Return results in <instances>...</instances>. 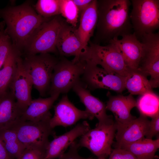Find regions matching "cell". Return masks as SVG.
Instances as JSON below:
<instances>
[{
    "label": "cell",
    "instance_id": "cell-1",
    "mask_svg": "<svg viewBox=\"0 0 159 159\" xmlns=\"http://www.w3.org/2000/svg\"><path fill=\"white\" fill-rule=\"evenodd\" d=\"M129 0H97L98 19L96 44L107 42L130 34L132 29L129 14Z\"/></svg>",
    "mask_w": 159,
    "mask_h": 159
},
{
    "label": "cell",
    "instance_id": "cell-2",
    "mask_svg": "<svg viewBox=\"0 0 159 159\" xmlns=\"http://www.w3.org/2000/svg\"><path fill=\"white\" fill-rule=\"evenodd\" d=\"M0 18L6 25L5 30L14 47L20 51L25 48L36 30L49 20L37 14L29 4L0 8Z\"/></svg>",
    "mask_w": 159,
    "mask_h": 159
},
{
    "label": "cell",
    "instance_id": "cell-3",
    "mask_svg": "<svg viewBox=\"0 0 159 159\" xmlns=\"http://www.w3.org/2000/svg\"><path fill=\"white\" fill-rule=\"evenodd\" d=\"M80 60L100 65L108 71L125 77L130 69L126 64L120 50L112 43L104 46L91 42Z\"/></svg>",
    "mask_w": 159,
    "mask_h": 159
},
{
    "label": "cell",
    "instance_id": "cell-4",
    "mask_svg": "<svg viewBox=\"0 0 159 159\" xmlns=\"http://www.w3.org/2000/svg\"><path fill=\"white\" fill-rule=\"evenodd\" d=\"M52 117L50 116L38 121L20 120L12 125L18 139L26 148L45 151L49 136L56 135L50 124Z\"/></svg>",
    "mask_w": 159,
    "mask_h": 159
},
{
    "label": "cell",
    "instance_id": "cell-5",
    "mask_svg": "<svg viewBox=\"0 0 159 159\" xmlns=\"http://www.w3.org/2000/svg\"><path fill=\"white\" fill-rule=\"evenodd\" d=\"M59 59L49 53L27 55L23 63L33 85L42 96L48 91L54 68Z\"/></svg>",
    "mask_w": 159,
    "mask_h": 159
},
{
    "label": "cell",
    "instance_id": "cell-6",
    "mask_svg": "<svg viewBox=\"0 0 159 159\" xmlns=\"http://www.w3.org/2000/svg\"><path fill=\"white\" fill-rule=\"evenodd\" d=\"M84 62L70 61L62 57L55 66L48 93L50 96L66 93L81 81L85 69Z\"/></svg>",
    "mask_w": 159,
    "mask_h": 159
},
{
    "label": "cell",
    "instance_id": "cell-7",
    "mask_svg": "<svg viewBox=\"0 0 159 159\" xmlns=\"http://www.w3.org/2000/svg\"><path fill=\"white\" fill-rule=\"evenodd\" d=\"M130 14L134 32L139 40L159 27V0H132Z\"/></svg>",
    "mask_w": 159,
    "mask_h": 159
},
{
    "label": "cell",
    "instance_id": "cell-8",
    "mask_svg": "<svg viewBox=\"0 0 159 159\" xmlns=\"http://www.w3.org/2000/svg\"><path fill=\"white\" fill-rule=\"evenodd\" d=\"M116 131L113 118L107 122H98L81 136L78 142L80 147L89 150L98 158H106L111 153V146Z\"/></svg>",
    "mask_w": 159,
    "mask_h": 159
},
{
    "label": "cell",
    "instance_id": "cell-9",
    "mask_svg": "<svg viewBox=\"0 0 159 159\" xmlns=\"http://www.w3.org/2000/svg\"><path fill=\"white\" fill-rule=\"evenodd\" d=\"M64 22L58 15L42 24L34 32L24 48L28 55L58 53L57 40Z\"/></svg>",
    "mask_w": 159,
    "mask_h": 159
},
{
    "label": "cell",
    "instance_id": "cell-10",
    "mask_svg": "<svg viewBox=\"0 0 159 159\" xmlns=\"http://www.w3.org/2000/svg\"><path fill=\"white\" fill-rule=\"evenodd\" d=\"M84 62L85 69L81 81L86 87L91 90L107 89L118 93H122L125 89V77L90 62Z\"/></svg>",
    "mask_w": 159,
    "mask_h": 159
},
{
    "label": "cell",
    "instance_id": "cell-11",
    "mask_svg": "<svg viewBox=\"0 0 159 159\" xmlns=\"http://www.w3.org/2000/svg\"><path fill=\"white\" fill-rule=\"evenodd\" d=\"M143 44L142 57L138 69L147 76L152 88L159 85V33H150L140 39Z\"/></svg>",
    "mask_w": 159,
    "mask_h": 159
},
{
    "label": "cell",
    "instance_id": "cell-12",
    "mask_svg": "<svg viewBox=\"0 0 159 159\" xmlns=\"http://www.w3.org/2000/svg\"><path fill=\"white\" fill-rule=\"evenodd\" d=\"M54 115L50 121L51 127L57 126L67 127L75 124L81 119L92 120L94 117L86 110L76 107L69 100L67 95H64L54 106Z\"/></svg>",
    "mask_w": 159,
    "mask_h": 159
},
{
    "label": "cell",
    "instance_id": "cell-13",
    "mask_svg": "<svg viewBox=\"0 0 159 159\" xmlns=\"http://www.w3.org/2000/svg\"><path fill=\"white\" fill-rule=\"evenodd\" d=\"M33 86L31 79L24 66L23 59L20 55L17 59L16 71L9 88L22 113L32 100L31 91Z\"/></svg>",
    "mask_w": 159,
    "mask_h": 159
},
{
    "label": "cell",
    "instance_id": "cell-14",
    "mask_svg": "<svg viewBox=\"0 0 159 159\" xmlns=\"http://www.w3.org/2000/svg\"><path fill=\"white\" fill-rule=\"evenodd\" d=\"M90 129L86 121L78 123L71 130L59 136H54L49 141L46 150L44 159L57 158L65 153L67 148L78 138Z\"/></svg>",
    "mask_w": 159,
    "mask_h": 159
},
{
    "label": "cell",
    "instance_id": "cell-15",
    "mask_svg": "<svg viewBox=\"0 0 159 159\" xmlns=\"http://www.w3.org/2000/svg\"><path fill=\"white\" fill-rule=\"evenodd\" d=\"M150 121L141 115L123 125H116L115 137V148L135 142L145 138L149 127Z\"/></svg>",
    "mask_w": 159,
    "mask_h": 159
},
{
    "label": "cell",
    "instance_id": "cell-16",
    "mask_svg": "<svg viewBox=\"0 0 159 159\" xmlns=\"http://www.w3.org/2000/svg\"><path fill=\"white\" fill-rule=\"evenodd\" d=\"M76 29L65 21L59 32L56 44L58 53L60 56H74L72 60L74 61H80L85 51Z\"/></svg>",
    "mask_w": 159,
    "mask_h": 159
},
{
    "label": "cell",
    "instance_id": "cell-17",
    "mask_svg": "<svg viewBox=\"0 0 159 159\" xmlns=\"http://www.w3.org/2000/svg\"><path fill=\"white\" fill-rule=\"evenodd\" d=\"M109 43L117 47L129 68L132 69L138 68L143 56V47L135 33L124 35L120 39H113Z\"/></svg>",
    "mask_w": 159,
    "mask_h": 159
},
{
    "label": "cell",
    "instance_id": "cell-18",
    "mask_svg": "<svg viewBox=\"0 0 159 159\" xmlns=\"http://www.w3.org/2000/svg\"><path fill=\"white\" fill-rule=\"evenodd\" d=\"M109 98L106 109L113 113L117 125L125 124L136 118L130 113L136 106V101L132 95L110 96Z\"/></svg>",
    "mask_w": 159,
    "mask_h": 159
},
{
    "label": "cell",
    "instance_id": "cell-19",
    "mask_svg": "<svg viewBox=\"0 0 159 159\" xmlns=\"http://www.w3.org/2000/svg\"><path fill=\"white\" fill-rule=\"evenodd\" d=\"M72 89L79 97L80 101L85 106V110L96 118L98 122H107L112 119V116L107 114L105 104L92 95L81 81L75 85Z\"/></svg>",
    "mask_w": 159,
    "mask_h": 159
},
{
    "label": "cell",
    "instance_id": "cell-20",
    "mask_svg": "<svg viewBox=\"0 0 159 159\" xmlns=\"http://www.w3.org/2000/svg\"><path fill=\"white\" fill-rule=\"evenodd\" d=\"M98 19L97 0H92L87 8L80 14V24L76 29L85 50L90 38L93 36Z\"/></svg>",
    "mask_w": 159,
    "mask_h": 159
},
{
    "label": "cell",
    "instance_id": "cell-21",
    "mask_svg": "<svg viewBox=\"0 0 159 159\" xmlns=\"http://www.w3.org/2000/svg\"><path fill=\"white\" fill-rule=\"evenodd\" d=\"M59 95H55L46 98L32 100L26 109L22 113L20 120L38 121L52 116L49 110Z\"/></svg>",
    "mask_w": 159,
    "mask_h": 159
},
{
    "label": "cell",
    "instance_id": "cell-22",
    "mask_svg": "<svg viewBox=\"0 0 159 159\" xmlns=\"http://www.w3.org/2000/svg\"><path fill=\"white\" fill-rule=\"evenodd\" d=\"M22 113L10 91L0 94V129L15 123Z\"/></svg>",
    "mask_w": 159,
    "mask_h": 159
},
{
    "label": "cell",
    "instance_id": "cell-23",
    "mask_svg": "<svg viewBox=\"0 0 159 159\" xmlns=\"http://www.w3.org/2000/svg\"><path fill=\"white\" fill-rule=\"evenodd\" d=\"M159 148V138L153 140L144 138L120 148L130 151L138 159H154Z\"/></svg>",
    "mask_w": 159,
    "mask_h": 159
},
{
    "label": "cell",
    "instance_id": "cell-24",
    "mask_svg": "<svg viewBox=\"0 0 159 159\" xmlns=\"http://www.w3.org/2000/svg\"><path fill=\"white\" fill-rule=\"evenodd\" d=\"M147 76L139 69H130L125 77V86L131 95H141L153 92Z\"/></svg>",
    "mask_w": 159,
    "mask_h": 159
},
{
    "label": "cell",
    "instance_id": "cell-25",
    "mask_svg": "<svg viewBox=\"0 0 159 159\" xmlns=\"http://www.w3.org/2000/svg\"><path fill=\"white\" fill-rule=\"evenodd\" d=\"M0 139L11 159H17L26 149L18 139L12 125L0 129Z\"/></svg>",
    "mask_w": 159,
    "mask_h": 159
},
{
    "label": "cell",
    "instance_id": "cell-26",
    "mask_svg": "<svg viewBox=\"0 0 159 159\" xmlns=\"http://www.w3.org/2000/svg\"><path fill=\"white\" fill-rule=\"evenodd\" d=\"M20 51L13 46L0 69V94L8 91L15 73Z\"/></svg>",
    "mask_w": 159,
    "mask_h": 159
},
{
    "label": "cell",
    "instance_id": "cell-27",
    "mask_svg": "<svg viewBox=\"0 0 159 159\" xmlns=\"http://www.w3.org/2000/svg\"><path fill=\"white\" fill-rule=\"evenodd\" d=\"M140 95L136 101V107L140 115L152 117L159 114L158 96L153 91Z\"/></svg>",
    "mask_w": 159,
    "mask_h": 159
},
{
    "label": "cell",
    "instance_id": "cell-28",
    "mask_svg": "<svg viewBox=\"0 0 159 159\" xmlns=\"http://www.w3.org/2000/svg\"><path fill=\"white\" fill-rule=\"evenodd\" d=\"M38 14L49 18L60 14V0H38L35 6Z\"/></svg>",
    "mask_w": 159,
    "mask_h": 159
},
{
    "label": "cell",
    "instance_id": "cell-29",
    "mask_svg": "<svg viewBox=\"0 0 159 159\" xmlns=\"http://www.w3.org/2000/svg\"><path fill=\"white\" fill-rule=\"evenodd\" d=\"M79 14L78 9L72 0H60V14L68 24L76 27Z\"/></svg>",
    "mask_w": 159,
    "mask_h": 159
},
{
    "label": "cell",
    "instance_id": "cell-30",
    "mask_svg": "<svg viewBox=\"0 0 159 159\" xmlns=\"http://www.w3.org/2000/svg\"><path fill=\"white\" fill-rule=\"evenodd\" d=\"M1 23L0 28V69L13 46L10 37L4 29L5 24L3 21Z\"/></svg>",
    "mask_w": 159,
    "mask_h": 159
},
{
    "label": "cell",
    "instance_id": "cell-31",
    "mask_svg": "<svg viewBox=\"0 0 159 159\" xmlns=\"http://www.w3.org/2000/svg\"><path fill=\"white\" fill-rule=\"evenodd\" d=\"M80 147L78 142L75 141L69 146L68 151L57 159H93L92 158H85L80 156L78 153Z\"/></svg>",
    "mask_w": 159,
    "mask_h": 159
},
{
    "label": "cell",
    "instance_id": "cell-32",
    "mask_svg": "<svg viewBox=\"0 0 159 159\" xmlns=\"http://www.w3.org/2000/svg\"><path fill=\"white\" fill-rule=\"evenodd\" d=\"M109 156L108 158L105 159H138L130 151L120 148L112 149Z\"/></svg>",
    "mask_w": 159,
    "mask_h": 159
},
{
    "label": "cell",
    "instance_id": "cell-33",
    "mask_svg": "<svg viewBox=\"0 0 159 159\" xmlns=\"http://www.w3.org/2000/svg\"><path fill=\"white\" fill-rule=\"evenodd\" d=\"M45 151L26 148L21 155L17 159H44Z\"/></svg>",
    "mask_w": 159,
    "mask_h": 159
},
{
    "label": "cell",
    "instance_id": "cell-34",
    "mask_svg": "<svg viewBox=\"0 0 159 159\" xmlns=\"http://www.w3.org/2000/svg\"><path fill=\"white\" fill-rule=\"evenodd\" d=\"M146 138L152 139L159 132V114L151 117Z\"/></svg>",
    "mask_w": 159,
    "mask_h": 159
},
{
    "label": "cell",
    "instance_id": "cell-35",
    "mask_svg": "<svg viewBox=\"0 0 159 159\" xmlns=\"http://www.w3.org/2000/svg\"><path fill=\"white\" fill-rule=\"evenodd\" d=\"M80 14L88 6L92 0H72Z\"/></svg>",
    "mask_w": 159,
    "mask_h": 159
},
{
    "label": "cell",
    "instance_id": "cell-36",
    "mask_svg": "<svg viewBox=\"0 0 159 159\" xmlns=\"http://www.w3.org/2000/svg\"><path fill=\"white\" fill-rule=\"evenodd\" d=\"M0 159H11L3 143L0 139Z\"/></svg>",
    "mask_w": 159,
    "mask_h": 159
},
{
    "label": "cell",
    "instance_id": "cell-37",
    "mask_svg": "<svg viewBox=\"0 0 159 159\" xmlns=\"http://www.w3.org/2000/svg\"><path fill=\"white\" fill-rule=\"evenodd\" d=\"M106 158H98L97 159H105Z\"/></svg>",
    "mask_w": 159,
    "mask_h": 159
},
{
    "label": "cell",
    "instance_id": "cell-38",
    "mask_svg": "<svg viewBox=\"0 0 159 159\" xmlns=\"http://www.w3.org/2000/svg\"></svg>",
    "mask_w": 159,
    "mask_h": 159
}]
</instances>
